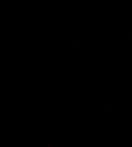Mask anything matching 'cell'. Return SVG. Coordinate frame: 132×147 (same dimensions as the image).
Segmentation results:
<instances>
[]
</instances>
